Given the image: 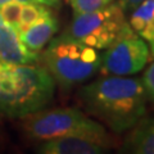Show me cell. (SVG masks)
Instances as JSON below:
<instances>
[{"mask_svg": "<svg viewBox=\"0 0 154 154\" xmlns=\"http://www.w3.org/2000/svg\"><path fill=\"white\" fill-rule=\"evenodd\" d=\"M123 143V152L154 154V118H141Z\"/></svg>", "mask_w": 154, "mask_h": 154, "instance_id": "obj_10", "label": "cell"}, {"mask_svg": "<svg viewBox=\"0 0 154 154\" xmlns=\"http://www.w3.org/2000/svg\"><path fill=\"white\" fill-rule=\"evenodd\" d=\"M55 93V81L44 67L0 60V116L23 118L44 109Z\"/></svg>", "mask_w": 154, "mask_h": 154, "instance_id": "obj_2", "label": "cell"}, {"mask_svg": "<svg viewBox=\"0 0 154 154\" xmlns=\"http://www.w3.org/2000/svg\"><path fill=\"white\" fill-rule=\"evenodd\" d=\"M110 150V146L95 139L85 136H67L45 140L37 146L41 154H103Z\"/></svg>", "mask_w": 154, "mask_h": 154, "instance_id": "obj_8", "label": "cell"}, {"mask_svg": "<svg viewBox=\"0 0 154 154\" xmlns=\"http://www.w3.org/2000/svg\"><path fill=\"white\" fill-rule=\"evenodd\" d=\"M130 26L119 4L110 3L102 9L73 14L66 35L98 50H104Z\"/></svg>", "mask_w": 154, "mask_h": 154, "instance_id": "obj_5", "label": "cell"}, {"mask_svg": "<svg viewBox=\"0 0 154 154\" xmlns=\"http://www.w3.org/2000/svg\"><path fill=\"white\" fill-rule=\"evenodd\" d=\"M150 50L145 40L128 26L104 49L99 72L102 75L132 76L148 64Z\"/></svg>", "mask_w": 154, "mask_h": 154, "instance_id": "obj_6", "label": "cell"}, {"mask_svg": "<svg viewBox=\"0 0 154 154\" xmlns=\"http://www.w3.org/2000/svg\"><path fill=\"white\" fill-rule=\"evenodd\" d=\"M37 3V4H44L48 7H57L59 4V0H0V7L7 3Z\"/></svg>", "mask_w": 154, "mask_h": 154, "instance_id": "obj_16", "label": "cell"}, {"mask_svg": "<svg viewBox=\"0 0 154 154\" xmlns=\"http://www.w3.org/2000/svg\"><path fill=\"white\" fill-rule=\"evenodd\" d=\"M38 54L27 49L19 32L0 14V60L18 64H33L38 62Z\"/></svg>", "mask_w": 154, "mask_h": 154, "instance_id": "obj_7", "label": "cell"}, {"mask_svg": "<svg viewBox=\"0 0 154 154\" xmlns=\"http://www.w3.org/2000/svg\"><path fill=\"white\" fill-rule=\"evenodd\" d=\"M22 3H7L0 7V14L4 18V21L8 22L11 26H13L17 30L18 21H19V14H21Z\"/></svg>", "mask_w": 154, "mask_h": 154, "instance_id": "obj_14", "label": "cell"}, {"mask_svg": "<svg viewBox=\"0 0 154 154\" xmlns=\"http://www.w3.org/2000/svg\"><path fill=\"white\" fill-rule=\"evenodd\" d=\"M22 127L28 137L38 141L67 136H85L117 146L104 125L89 118L76 108L41 109L23 117Z\"/></svg>", "mask_w": 154, "mask_h": 154, "instance_id": "obj_3", "label": "cell"}, {"mask_svg": "<svg viewBox=\"0 0 154 154\" xmlns=\"http://www.w3.org/2000/svg\"><path fill=\"white\" fill-rule=\"evenodd\" d=\"M79 99L86 112L117 134L134 127L146 114L143 81L128 76L103 75L82 86Z\"/></svg>", "mask_w": 154, "mask_h": 154, "instance_id": "obj_1", "label": "cell"}, {"mask_svg": "<svg viewBox=\"0 0 154 154\" xmlns=\"http://www.w3.org/2000/svg\"><path fill=\"white\" fill-rule=\"evenodd\" d=\"M58 27H59L58 19L53 16L51 12H49L38 18L36 22H33L31 26H28L26 30L19 32V36L27 49L38 53L53 38L58 31Z\"/></svg>", "mask_w": 154, "mask_h": 154, "instance_id": "obj_9", "label": "cell"}, {"mask_svg": "<svg viewBox=\"0 0 154 154\" xmlns=\"http://www.w3.org/2000/svg\"><path fill=\"white\" fill-rule=\"evenodd\" d=\"M112 2L113 0H68L73 14H82L98 11V9L109 5Z\"/></svg>", "mask_w": 154, "mask_h": 154, "instance_id": "obj_13", "label": "cell"}, {"mask_svg": "<svg viewBox=\"0 0 154 154\" xmlns=\"http://www.w3.org/2000/svg\"><path fill=\"white\" fill-rule=\"evenodd\" d=\"M49 12H51L48 5L37 3H23L21 8V14H19V21L17 26V31L22 32L26 30L28 26H31L33 22H36L38 18L45 16Z\"/></svg>", "mask_w": 154, "mask_h": 154, "instance_id": "obj_12", "label": "cell"}, {"mask_svg": "<svg viewBox=\"0 0 154 154\" xmlns=\"http://www.w3.org/2000/svg\"><path fill=\"white\" fill-rule=\"evenodd\" d=\"M42 57L45 68L63 89L86 82L98 73L102 63L98 49L66 33L51 38Z\"/></svg>", "mask_w": 154, "mask_h": 154, "instance_id": "obj_4", "label": "cell"}, {"mask_svg": "<svg viewBox=\"0 0 154 154\" xmlns=\"http://www.w3.org/2000/svg\"><path fill=\"white\" fill-rule=\"evenodd\" d=\"M130 26L145 41L154 38V0H144L132 11Z\"/></svg>", "mask_w": 154, "mask_h": 154, "instance_id": "obj_11", "label": "cell"}, {"mask_svg": "<svg viewBox=\"0 0 154 154\" xmlns=\"http://www.w3.org/2000/svg\"><path fill=\"white\" fill-rule=\"evenodd\" d=\"M141 81L148 94V98H150L154 102V62L144 72Z\"/></svg>", "mask_w": 154, "mask_h": 154, "instance_id": "obj_15", "label": "cell"}, {"mask_svg": "<svg viewBox=\"0 0 154 154\" xmlns=\"http://www.w3.org/2000/svg\"><path fill=\"white\" fill-rule=\"evenodd\" d=\"M149 50H150V54L154 57V38L149 41Z\"/></svg>", "mask_w": 154, "mask_h": 154, "instance_id": "obj_18", "label": "cell"}, {"mask_svg": "<svg viewBox=\"0 0 154 154\" xmlns=\"http://www.w3.org/2000/svg\"><path fill=\"white\" fill-rule=\"evenodd\" d=\"M144 0H119V5L123 11H134Z\"/></svg>", "mask_w": 154, "mask_h": 154, "instance_id": "obj_17", "label": "cell"}]
</instances>
